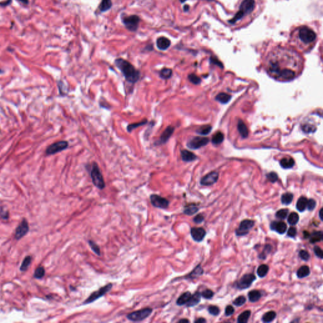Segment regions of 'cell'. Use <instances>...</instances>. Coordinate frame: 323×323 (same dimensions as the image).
I'll list each match as a JSON object with an SVG mask.
<instances>
[{
  "instance_id": "484cf974",
  "label": "cell",
  "mask_w": 323,
  "mask_h": 323,
  "mask_svg": "<svg viewBox=\"0 0 323 323\" xmlns=\"http://www.w3.org/2000/svg\"><path fill=\"white\" fill-rule=\"evenodd\" d=\"M323 234L322 231H317L313 232L309 235V241L311 244L316 243L322 241Z\"/></svg>"
},
{
  "instance_id": "5b68a950",
  "label": "cell",
  "mask_w": 323,
  "mask_h": 323,
  "mask_svg": "<svg viewBox=\"0 0 323 323\" xmlns=\"http://www.w3.org/2000/svg\"><path fill=\"white\" fill-rule=\"evenodd\" d=\"M152 311L153 310L151 308H145L128 314L126 317L129 320L133 322L141 321L150 316Z\"/></svg>"
},
{
  "instance_id": "f907efd6",
  "label": "cell",
  "mask_w": 323,
  "mask_h": 323,
  "mask_svg": "<svg viewBox=\"0 0 323 323\" xmlns=\"http://www.w3.org/2000/svg\"><path fill=\"white\" fill-rule=\"evenodd\" d=\"M201 297H203L206 299H211L213 297L214 293L212 290L210 289H206L204 290V291L201 293Z\"/></svg>"
},
{
  "instance_id": "e575fe53",
  "label": "cell",
  "mask_w": 323,
  "mask_h": 323,
  "mask_svg": "<svg viewBox=\"0 0 323 323\" xmlns=\"http://www.w3.org/2000/svg\"><path fill=\"white\" fill-rule=\"evenodd\" d=\"M276 316L275 311H269L266 312L262 317V321L264 322H270L273 321Z\"/></svg>"
},
{
  "instance_id": "3957f363",
  "label": "cell",
  "mask_w": 323,
  "mask_h": 323,
  "mask_svg": "<svg viewBox=\"0 0 323 323\" xmlns=\"http://www.w3.org/2000/svg\"><path fill=\"white\" fill-rule=\"evenodd\" d=\"M116 66L121 71L126 80L135 85L140 78V71L138 70L133 64L123 58H118L114 61Z\"/></svg>"
},
{
  "instance_id": "7a4b0ae2",
  "label": "cell",
  "mask_w": 323,
  "mask_h": 323,
  "mask_svg": "<svg viewBox=\"0 0 323 323\" xmlns=\"http://www.w3.org/2000/svg\"><path fill=\"white\" fill-rule=\"evenodd\" d=\"M317 34L312 29L302 25L295 29L290 35V41L302 50H309L314 45Z\"/></svg>"
},
{
  "instance_id": "ab89813d",
  "label": "cell",
  "mask_w": 323,
  "mask_h": 323,
  "mask_svg": "<svg viewBox=\"0 0 323 323\" xmlns=\"http://www.w3.org/2000/svg\"><path fill=\"white\" fill-rule=\"evenodd\" d=\"M299 221V215L296 212H292L288 217V222L290 225H295L298 224Z\"/></svg>"
},
{
  "instance_id": "6125c7cd",
  "label": "cell",
  "mask_w": 323,
  "mask_h": 323,
  "mask_svg": "<svg viewBox=\"0 0 323 323\" xmlns=\"http://www.w3.org/2000/svg\"><path fill=\"white\" fill-rule=\"evenodd\" d=\"M179 322H180V323H182V322H186V323H187H187H188V322H190V321L187 320V319H182L180 320V321H179Z\"/></svg>"
},
{
  "instance_id": "1f68e13d",
  "label": "cell",
  "mask_w": 323,
  "mask_h": 323,
  "mask_svg": "<svg viewBox=\"0 0 323 323\" xmlns=\"http://www.w3.org/2000/svg\"><path fill=\"white\" fill-rule=\"evenodd\" d=\"M231 95L226 93H220L216 97V100L221 104H227L231 99Z\"/></svg>"
},
{
  "instance_id": "f35d334b",
  "label": "cell",
  "mask_w": 323,
  "mask_h": 323,
  "mask_svg": "<svg viewBox=\"0 0 323 323\" xmlns=\"http://www.w3.org/2000/svg\"><path fill=\"white\" fill-rule=\"evenodd\" d=\"M31 261H32V257L30 256H26L24 258V261H23L22 263L20 266V271H27V270H28L29 266L31 264Z\"/></svg>"
},
{
  "instance_id": "003e7915",
  "label": "cell",
  "mask_w": 323,
  "mask_h": 323,
  "mask_svg": "<svg viewBox=\"0 0 323 323\" xmlns=\"http://www.w3.org/2000/svg\"><path fill=\"white\" fill-rule=\"evenodd\" d=\"M180 1H181V2H184V1H185L186 0H180Z\"/></svg>"
},
{
  "instance_id": "f6af8a7d",
  "label": "cell",
  "mask_w": 323,
  "mask_h": 323,
  "mask_svg": "<svg viewBox=\"0 0 323 323\" xmlns=\"http://www.w3.org/2000/svg\"><path fill=\"white\" fill-rule=\"evenodd\" d=\"M246 298L245 297H244V296H239V297H238L237 298H236L234 300V302H233V304H234L235 306L240 307V306H243L244 304L246 303Z\"/></svg>"
},
{
  "instance_id": "6f0895ef",
  "label": "cell",
  "mask_w": 323,
  "mask_h": 323,
  "mask_svg": "<svg viewBox=\"0 0 323 323\" xmlns=\"http://www.w3.org/2000/svg\"><path fill=\"white\" fill-rule=\"evenodd\" d=\"M296 235H297V229H296V228L293 227H290L288 230V232H287L288 236L290 237L293 238V237H295V236H296Z\"/></svg>"
},
{
  "instance_id": "52a82bcc",
  "label": "cell",
  "mask_w": 323,
  "mask_h": 323,
  "mask_svg": "<svg viewBox=\"0 0 323 323\" xmlns=\"http://www.w3.org/2000/svg\"><path fill=\"white\" fill-rule=\"evenodd\" d=\"M69 146V143L67 141L61 140L56 143H54L52 145H49L47 150L45 151V154L47 155H54L57 154L58 152L66 150Z\"/></svg>"
},
{
  "instance_id": "6da1fadb",
  "label": "cell",
  "mask_w": 323,
  "mask_h": 323,
  "mask_svg": "<svg viewBox=\"0 0 323 323\" xmlns=\"http://www.w3.org/2000/svg\"><path fill=\"white\" fill-rule=\"evenodd\" d=\"M302 65V59L294 50L277 47L268 54L266 68L272 77L283 81L292 80L297 76Z\"/></svg>"
},
{
  "instance_id": "ba28073f",
  "label": "cell",
  "mask_w": 323,
  "mask_h": 323,
  "mask_svg": "<svg viewBox=\"0 0 323 323\" xmlns=\"http://www.w3.org/2000/svg\"><path fill=\"white\" fill-rule=\"evenodd\" d=\"M256 279L255 275L254 274H246L240 279L236 283V288L240 290L246 289L251 287L254 281Z\"/></svg>"
},
{
  "instance_id": "11a10c76",
  "label": "cell",
  "mask_w": 323,
  "mask_h": 323,
  "mask_svg": "<svg viewBox=\"0 0 323 323\" xmlns=\"http://www.w3.org/2000/svg\"><path fill=\"white\" fill-rule=\"evenodd\" d=\"M267 178L271 182H275L278 180V175L275 172H270L267 175Z\"/></svg>"
},
{
  "instance_id": "e0dca14e",
  "label": "cell",
  "mask_w": 323,
  "mask_h": 323,
  "mask_svg": "<svg viewBox=\"0 0 323 323\" xmlns=\"http://www.w3.org/2000/svg\"><path fill=\"white\" fill-rule=\"evenodd\" d=\"M271 229L280 234H283L287 230V225L283 221H273L270 225Z\"/></svg>"
},
{
  "instance_id": "f546056e",
  "label": "cell",
  "mask_w": 323,
  "mask_h": 323,
  "mask_svg": "<svg viewBox=\"0 0 323 323\" xmlns=\"http://www.w3.org/2000/svg\"><path fill=\"white\" fill-rule=\"evenodd\" d=\"M198 210L199 209H198V208L197 207L196 205L191 204L185 206L184 210V213L187 215L191 216L194 214H195L198 211Z\"/></svg>"
},
{
  "instance_id": "91938a15",
  "label": "cell",
  "mask_w": 323,
  "mask_h": 323,
  "mask_svg": "<svg viewBox=\"0 0 323 323\" xmlns=\"http://www.w3.org/2000/svg\"><path fill=\"white\" fill-rule=\"evenodd\" d=\"M302 130L306 133H311V132L314 131L316 130V128L314 126H309V125H306L303 127Z\"/></svg>"
},
{
  "instance_id": "681fc988",
  "label": "cell",
  "mask_w": 323,
  "mask_h": 323,
  "mask_svg": "<svg viewBox=\"0 0 323 323\" xmlns=\"http://www.w3.org/2000/svg\"><path fill=\"white\" fill-rule=\"evenodd\" d=\"M0 217L3 220H8L9 218V212L6 208L0 206Z\"/></svg>"
},
{
  "instance_id": "94428289",
  "label": "cell",
  "mask_w": 323,
  "mask_h": 323,
  "mask_svg": "<svg viewBox=\"0 0 323 323\" xmlns=\"http://www.w3.org/2000/svg\"><path fill=\"white\" fill-rule=\"evenodd\" d=\"M206 321L205 319H204V318H198V319L195 320V323H204V322H206Z\"/></svg>"
},
{
  "instance_id": "5bb4252c",
  "label": "cell",
  "mask_w": 323,
  "mask_h": 323,
  "mask_svg": "<svg viewBox=\"0 0 323 323\" xmlns=\"http://www.w3.org/2000/svg\"><path fill=\"white\" fill-rule=\"evenodd\" d=\"M29 231V226L26 219H23L22 222L18 225L15 234V238L17 240H20L24 237Z\"/></svg>"
},
{
  "instance_id": "d6986e66",
  "label": "cell",
  "mask_w": 323,
  "mask_h": 323,
  "mask_svg": "<svg viewBox=\"0 0 323 323\" xmlns=\"http://www.w3.org/2000/svg\"><path fill=\"white\" fill-rule=\"evenodd\" d=\"M181 155L182 160L186 162L194 161L197 159V156L195 154L187 150H182L181 151Z\"/></svg>"
},
{
  "instance_id": "8fae6325",
  "label": "cell",
  "mask_w": 323,
  "mask_h": 323,
  "mask_svg": "<svg viewBox=\"0 0 323 323\" xmlns=\"http://www.w3.org/2000/svg\"><path fill=\"white\" fill-rule=\"evenodd\" d=\"M150 199L151 205L155 208H167L169 205V201L168 200L159 195H155V194L151 195L150 197Z\"/></svg>"
},
{
  "instance_id": "277c9868",
  "label": "cell",
  "mask_w": 323,
  "mask_h": 323,
  "mask_svg": "<svg viewBox=\"0 0 323 323\" xmlns=\"http://www.w3.org/2000/svg\"><path fill=\"white\" fill-rule=\"evenodd\" d=\"M90 175L92 179V183L94 184V185L99 188V190H104L105 187V183L104 181V177L102 176V172L100 171V169L98 164L95 162H94L92 164Z\"/></svg>"
},
{
  "instance_id": "e7e4bbea",
  "label": "cell",
  "mask_w": 323,
  "mask_h": 323,
  "mask_svg": "<svg viewBox=\"0 0 323 323\" xmlns=\"http://www.w3.org/2000/svg\"><path fill=\"white\" fill-rule=\"evenodd\" d=\"M304 237H305L306 238H309V235H310V234H309L308 232H304Z\"/></svg>"
},
{
  "instance_id": "7bdbcfd3",
  "label": "cell",
  "mask_w": 323,
  "mask_h": 323,
  "mask_svg": "<svg viewBox=\"0 0 323 323\" xmlns=\"http://www.w3.org/2000/svg\"><path fill=\"white\" fill-rule=\"evenodd\" d=\"M288 213V209H281L278 211H276V217L281 220L285 219L287 217Z\"/></svg>"
},
{
  "instance_id": "603a6c76",
  "label": "cell",
  "mask_w": 323,
  "mask_h": 323,
  "mask_svg": "<svg viewBox=\"0 0 323 323\" xmlns=\"http://www.w3.org/2000/svg\"><path fill=\"white\" fill-rule=\"evenodd\" d=\"M172 74L173 72L172 69L169 68H163L159 72V76L162 80H167L172 77Z\"/></svg>"
},
{
  "instance_id": "2e32d148",
  "label": "cell",
  "mask_w": 323,
  "mask_h": 323,
  "mask_svg": "<svg viewBox=\"0 0 323 323\" xmlns=\"http://www.w3.org/2000/svg\"><path fill=\"white\" fill-rule=\"evenodd\" d=\"M206 234V230L202 227H193L191 229V237L196 242H200L202 241Z\"/></svg>"
},
{
  "instance_id": "f1b7e54d",
  "label": "cell",
  "mask_w": 323,
  "mask_h": 323,
  "mask_svg": "<svg viewBox=\"0 0 323 323\" xmlns=\"http://www.w3.org/2000/svg\"><path fill=\"white\" fill-rule=\"evenodd\" d=\"M293 199V195L291 193H286L283 194L281 197V201L284 205H288L291 203Z\"/></svg>"
},
{
  "instance_id": "f5cc1de1",
  "label": "cell",
  "mask_w": 323,
  "mask_h": 323,
  "mask_svg": "<svg viewBox=\"0 0 323 323\" xmlns=\"http://www.w3.org/2000/svg\"><path fill=\"white\" fill-rule=\"evenodd\" d=\"M316 206V201L314 199H309L307 200V208L309 211H313Z\"/></svg>"
},
{
  "instance_id": "30bf717a",
  "label": "cell",
  "mask_w": 323,
  "mask_h": 323,
  "mask_svg": "<svg viewBox=\"0 0 323 323\" xmlns=\"http://www.w3.org/2000/svg\"><path fill=\"white\" fill-rule=\"evenodd\" d=\"M123 22L128 30L131 32H135L138 28L140 18L137 15H131L124 18Z\"/></svg>"
},
{
  "instance_id": "9a60e30c",
  "label": "cell",
  "mask_w": 323,
  "mask_h": 323,
  "mask_svg": "<svg viewBox=\"0 0 323 323\" xmlns=\"http://www.w3.org/2000/svg\"><path fill=\"white\" fill-rule=\"evenodd\" d=\"M218 176H219V174L216 171L211 172L206 175L205 176H204L201 179L200 184L203 186H206L213 185V184H215L216 181H217Z\"/></svg>"
},
{
  "instance_id": "d590c367",
  "label": "cell",
  "mask_w": 323,
  "mask_h": 323,
  "mask_svg": "<svg viewBox=\"0 0 323 323\" xmlns=\"http://www.w3.org/2000/svg\"><path fill=\"white\" fill-rule=\"evenodd\" d=\"M269 271V267L266 265H260L257 270V275L261 278H263L266 276V275L268 273Z\"/></svg>"
},
{
  "instance_id": "db71d44e",
  "label": "cell",
  "mask_w": 323,
  "mask_h": 323,
  "mask_svg": "<svg viewBox=\"0 0 323 323\" xmlns=\"http://www.w3.org/2000/svg\"><path fill=\"white\" fill-rule=\"evenodd\" d=\"M314 252L316 256L320 258V259H322L323 258V252L322 249L319 246H315L314 247Z\"/></svg>"
},
{
  "instance_id": "4dcf8cb0",
  "label": "cell",
  "mask_w": 323,
  "mask_h": 323,
  "mask_svg": "<svg viewBox=\"0 0 323 323\" xmlns=\"http://www.w3.org/2000/svg\"><path fill=\"white\" fill-rule=\"evenodd\" d=\"M251 314V312L249 310H247L242 312L238 317L237 322L239 323H246Z\"/></svg>"
},
{
  "instance_id": "7402d4cb",
  "label": "cell",
  "mask_w": 323,
  "mask_h": 323,
  "mask_svg": "<svg viewBox=\"0 0 323 323\" xmlns=\"http://www.w3.org/2000/svg\"><path fill=\"white\" fill-rule=\"evenodd\" d=\"M295 164L294 160L290 157V156H287V157L283 158L280 161V165L281 167L283 169H290L293 167Z\"/></svg>"
},
{
  "instance_id": "9f6ffc18",
  "label": "cell",
  "mask_w": 323,
  "mask_h": 323,
  "mask_svg": "<svg viewBox=\"0 0 323 323\" xmlns=\"http://www.w3.org/2000/svg\"><path fill=\"white\" fill-rule=\"evenodd\" d=\"M235 312V309L232 306H227L225 308V314L226 316H230L232 315Z\"/></svg>"
},
{
  "instance_id": "bcb514c9",
  "label": "cell",
  "mask_w": 323,
  "mask_h": 323,
  "mask_svg": "<svg viewBox=\"0 0 323 323\" xmlns=\"http://www.w3.org/2000/svg\"><path fill=\"white\" fill-rule=\"evenodd\" d=\"M89 244L92 249V250L97 255L100 256V250L97 244L92 241H89Z\"/></svg>"
},
{
  "instance_id": "be15d7a7",
  "label": "cell",
  "mask_w": 323,
  "mask_h": 323,
  "mask_svg": "<svg viewBox=\"0 0 323 323\" xmlns=\"http://www.w3.org/2000/svg\"><path fill=\"white\" fill-rule=\"evenodd\" d=\"M322 208H321L319 212V218L321 219V221H322Z\"/></svg>"
},
{
  "instance_id": "03108f58",
  "label": "cell",
  "mask_w": 323,
  "mask_h": 323,
  "mask_svg": "<svg viewBox=\"0 0 323 323\" xmlns=\"http://www.w3.org/2000/svg\"><path fill=\"white\" fill-rule=\"evenodd\" d=\"M18 1H20V2H22V3H24V4H27V3H28V2H29L28 0H18Z\"/></svg>"
},
{
  "instance_id": "d6a6232c",
  "label": "cell",
  "mask_w": 323,
  "mask_h": 323,
  "mask_svg": "<svg viewBox=\"0 0 323 323\" xmlns=\"http://www.w3.org/2000/svg\"><path fill=\"white\" fill-rule=\"evenodd\" d=\"M147 123H148V120L147 119H144V120H143V121H141L140 122L131 123V124H128V126H127V131L128 133H131V132H132L133 130H135V129H136L137 128L142 126L143 125H145L146 124H147Z\"/></svg>"
},
{
  "instance_id": "d4e9b609",
  "label": "cell",
  "mask_w": 323,
  "mask_h": 323,
  "mask_svg": "<svg viewBox=\"0 0 323 323\" xmlns=\"http://www.w3.org/2000/svg\"><path fill=\"white\" fill-rule=\"evenodd\" d=\"M261 293L257 290H253L250 291L248 293V297L249 301L252 303H255L257 302L261 297Z\"/></svg>"
},
{
  "instance_id": "83f0119b",
  "label": "cell",
  "mask_w": 323,
  "mask_h": 323,
  "mask_svg": "<svg viewBox=\"0 0 323 323\" xmlns=\"http://www.w3.org/2000/svg\"><path fill=\"white\" fill-rule=\"evenodd\" d=\"M203 274V268L201 267L200 265H198L195 267V270H194L192 272H191L190 274H189L187 276L186 278H189V279L196 278L197 277H198V276L202 275Z\"/></svg>"
},
{
  "instance_id": "ffe728a7",
  "label": "cell",
  "mask_w": 323,
  "mask_h": 323,
  "mask_svg": "<svg viewBox=\"0 0 323 323\" xmlns=\"http://www.w3.org/2000/svg\"><path fill=\"white\" fill-rule=\"evenodd\" d=\"M201 295L200 292H196L195 294L191 295L190 300H189V301L186 304L187 307H191L196 306L197 304L200 303L201 301Z\"/></svg>"
},
{
  "instance_id": "44dd1931",
  "label": "cell",
  "mask_w": 323,
  "mask_h": 323,
  "mask_svg": "<svg viewBox=\"0 0 323 323\" xmlns=\"http://www.w3.org/2000/svg\"><path fill=\"white\" fill-rule=\"evenodd\" d=\"M191 296V293L190 292H186L185 293H182L177 300L176 304L179 306L185 305V304H186L187 302L189 301V300H190Z\"/></svg>"
},
{
  "instance_id": "60d3db41",
  "label": "cell",
  "mask_w": 323,
  "mask_h": 323,
  "mask_svg": "<svg viewBox=\"0 0 323 323\" xmlns=\"http://www.w3.org/2000/svg\"><path fill=\"white\" fill-rule=\"evenodd\" d=\"M45 275V270L43 266H39L37 267V269L35 270L34 277L36 279H40L43 278Z\"/></svg>"
},
{
  "instance_id": "7dc6e473",
  "label": "cell",
  "mask_w": 323,
  "mask_h": 323,
  "mask_svg": "<svg viewBox=\"0 0 323 323\" xmlns=\"http://www.w3.org/2000/svg\"><path fill=\"white\" fill-rule=\"evenodd\" d=\"M208 310V312H210V314L215 316H218L220 312V309L217 306H210Z\"/></svg>"
},
{
  "instance_id": "4fadbf2b",
  "label": "cell",
  "mask_w": 323,
  "mask_h": 323,
  "mask_svg": "<svg viewBox=\"0 0 323 323\" xmlns=\"http://www.w3.org/2000/svg\"><path fill=\"white\" fill-rule=\"evenodd\" d=\"M174 130V127H173L172 126H168L165 129V130L162 132V133L159 140L155 142L154 145L155 146L165 145L169 140L170 137L172 136Z\"/></svg>"
},
{
  "instance_id": "ee69618b",
  "label": "cell",
  "mask_w": 323,
  "mask_h": 323,
  "mask_svg": "<svg viewBox=\"0 0 323 323\" xmlns=\"http://www.w3.org/2000/svg\"><path fill=\"white\" fill-rule=\"evenodd\" d=\"M272 249V247L271 245H270V244H266V245L264 247V250L262 252V253L261 254V255H259V257L260 258V259H262V260H265L266 259V256L267 254H268L270 252H271Z\"/></svg>"
},
{
  "instance_id": "836d02e7",
  "label": "cell",
  "mask_w": 323,
  "mask_h": 323,
  "mask_svg": "<svg viewBox=\"0 0 323 323\" xmlns=\"http://www.w3.org/2000/svg\"><path fill=\"white\" fill-rule=\"evenodd\" d=\"M238 130L242 138H246L248 136V130L246 125L243 121H239L238 123Z\"/></svg>"
},
{
  "instance_id": "cb8c5ba5",
  "label": "cell",
  "mask_w": 323,
  "mask_h": 323,
  "mask_svg": "<svg viewBox=\"0 0 323 323\" xmlns=\"http://www.w3.org/2000/svg\"><path fill=\"white\" fill-rule=\"evenodd\" d=\"M307 199L304 196H301L299 198L296 204V208L300 212H303L305 211L307 208Z\"/></svg>"
},
{
  "instance_id": "7c38bea8",
  "label": "cell",
  "mask_w": 323,
  "mask_h": 323,
  "mask_svg": "<svg viewBox=\"0 0 323 323\" xmlns=\"http://www.w3.org/2000/svg\"><path fill=\"white\" fill-rule=\"evenodd\" d=\"M208 142L209 139L208 138L196 136L194 137L187 142V146L190 149L196 150L206 145Z\"/></svg>"
},
{
  "instance_id": "9c48e42d",
  "label": "cell",
  "mask_w": 323,
  "mask_h": 323,
  "mask_svg": "<svg viewBox=\"0 0 323 323\" xmlns=\"http://www.w3.org/2000/svg\"><path fill=\"white\" fill-rule=\"evenodd\" d=\"M254 225H255V221L249 219L244 220L240 224L239 228L235 230V234L237 236H244L249 233Z\"/></svg>"
},
{
  "instance_id": "74e56055",
  "label": "cell",
  "mask_w": 323,
  "mask_h": 323,
  "mask_svg": "<svg viewBox=\"0 0 323 323\" xmlns=\"http://www.w3.org/2000/svg\"><path fill=\"white\" fill-rule=\"evenodd\" d=\"M224 134L220 131H218L215 134L213 138H212V143L215 145H219L224 141Z\"/></svg>"
},
{
  "instance_id": "4316f807",
  "label": "cell",
  "mask_w": 323,
  "mask_h": 323,
  "mask_svg": "<svg viewBox=\"0 0 323 323\" xmlns=\"http://www.w3.org/2000/svg\"><path fill=\"white\" fill-rule=\"evenodd\" d=\"M310 275V269L307 266H302L297 270V276L298 278H304Z\"/></svg>"
},
{
  "instance_id": "c3c4849f",
  "label": "cell",
  "mask_w": 323,
  "mask_h": 323,
  "mask_svg": "<svg viewBox=\"0 0 323 323\" xmlns=\"http://www.w3.org/2000/svg\"><path fill=\"white\" fill-rule=\"evenodd\" d=\"M188 79L192 83V84H195V85L199 84L201 82L200 78L198 76H196V75H195V74H190V75L188 76Z\"/></svg>"
},
{
  "instance_id": "680465c9",
  "label": "cell",
  "mask_w": 323,
  "mask_h": 323,
  "mask_svg": "<svg viewBox=\"0 0 323 323\" xmlns=\"http://www.w3.org/2000/svg\"><path fill=\"white\" fill-rule=\"evenodd\" d=\"M204 220H205V218L204 216H203V215L198 214L195 216V218H194L193 221H195L196 224H201L204 221Z\"/></svg>"
},
{
  "instance_id": "8992f818",
  "label": "cell",
  "mask_w": 323,
  "mask_h": 323,
  "mask_svg": "<svg viewBox=\"0 0 323 323\" xmlns=\"http://www.w3.org/2000/svg\"><path fill=\"white\" fill-rule=\"evenodd\" d=\"M112 285H113L112 283H109L107 285H106L105 286H104V287L100 288L99 290H97V291L92 292V293L90 295V296L85 300V301L84 302V304H90L92 302L95 301L96 300H97L101 297L104 296L106 293H107L108 292L110 291V290H111Z\"/></svg>"
},
{
  "instance_id": "b9f144b4",
  "label": "cell",
  "mask_w": 323,
  "mask_h": 323,
  "mask_svg": "<svg viewBox=\"0 0 323 323\" xmlns=\"http://www.w3.org/2000/svg\"><path fill=\"white\" fill-rule=\"evenodd\" d=\"M211 130V126L210 125H205L200 128L197 130V133L200 135H206L209 134Z\"/></svg>"
},
{
  "instance_id": "816d5d0a",
  "label": "cell",
  "mask_w": 323,
  "mask_h": 323,
  "mask_svg": "<svg viewBox=\"0 0 323 323\" xmlns=\"http://www.w3.org/2000/svg\"><path fill=\"white\" fill-rule=\"evenodd\" d=\"M299 256L301 257V259L305 261H307L309 259H310V254H309L307 251L306 250H301L299 252Z\"/></svg>"
},
{
  "instance_id": "8d00e7d4",
  "label": "cell",
  "mask_w": 323,
  "mask_h": 323,
  "mask_svg": "<svg viewBox=\"0 0 323 323\" xmlns=\"http://www.w3.org/2000/svg\"><path fill=\"white\" fill-rule=\"evenodd\" d=\"M112 4L111 0H102L99 6V10L102 12L107 11L111 8Z\"/></svg>"
},
{
  "instance_id": "ac0fdd59",
  "label": "cell",
  "mask_w": 323,
  "mask_h": 323,
  "mask_svg": "<svg viewBox=\"0 0 323 323\" xmlns=\"http://www.w3.org/2000/svg\"><path fill=\"white\" fill-rule=\"evenodd\" d=\"M170 40L165 37H160L156 40V46L162 50L167 49L170 45Z\"/></svg>"
}]
</instances>
